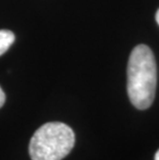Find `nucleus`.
Segmentation results:
<instances>
[{
  "label": "nucleus",
  "mask_w": 159,
  "mask_h": 160,
  "mask_svg": "<svg viewBox=\"0 0 159 160\" xmlns=\"http://www.w3.org/2000/svg\"><path fill=\"white\" fill-rule=\"evenodd\" d=\"M157 83L156 62L151 49L145 45L134 48L127 66V93L138 110L150 108L155 98Z\"/></svg>",
  "instance_id": "1"
},
{
  "label": "nucleus",
  "mask_w": 159,
  "mask_h": 160,
  "mask_svg": "<svg viewBox=\"0 0 159 160\" xmlns=\"http://www.w3.org/2000/svg\"><path fill=\"white\" fill-rule=\"evenodd\" d=\"M76 137L68 125L49 122L37 129L29 144L32 160H62L72 151Z\"/></svg>",
  "instance_id": "2"
},
{
  "label": "nucleus",
  "mask_w": 159,
  "mask_h": 160,
  "mask_svg": "<svg viewBox=\"0 0 159 160\" xmlns=\"http://www.w3.org/2000/svg\"><path fill=\"white\" fill-rule=\"evenodd\" d=\"M15 38L16 36L13 32L9 30H0V56L9 49L15 42Z\"/></svg>",
  "instance_id": "3"
},
{
  "label": "nucleus",
  "mask_w": 159,
  "mask_h": 160,
  "mask_svg": "<svg viewBox=\"0 0 159 160\" xmlns=\"http://www.w3.org/2000/svg\"><path fill=\"white\" fill-rule=\"evenodd\" d=\"M5 102V94L3 90L1 89V87H0V108L3 107V104Z\"/></svg>",
  "instance_id": "4"
},
{
  "label": "nucleus",
  "mask_w": 159,
  "mask_h": 160,
  "mask_svg": "<svg viewBox=\"0 0 159 160\" xmlns=\"http://www.w3.org/2000/svg\"><path fill=\"white\" fill-rule=\"evenodd\" d=\"M155 19H156V22H157V24L159 25V8H158V11L156 12V16H155Z\"/></svg>",
  "instance_id": "5"
},
{
  "label": "nucleus",
  "mask_w": 159,
  "mask_h": 160,
  "mask_svg": "<svg viewBox=\"0 0 159 160\" xmlns=\"http://www.w3.org/2000/svg\"><path fill=\"white\" fill-rule=\"evenodd\" d=\"M155 160H159V150L156 152V154H155Z\"/></svg>",
  "instance_id": "6"
}]
</instances>
